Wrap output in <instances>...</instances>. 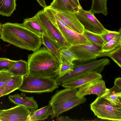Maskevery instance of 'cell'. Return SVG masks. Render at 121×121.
<instances>
[{
  "mask_svg": "<svg viewBox=\"0 0 121 121\" xmlns=\"http://www.w3.org/2000/svg\"><path fill=\"white\" fill-rule=\"evenodd\" d=\"M27 62L28 74L54 78L58 76L60 63L45 47L28 54Z\"/></svg>",
  "mask_w": 121,
  "mask_h": 121,
  "instance_id": "2",
  "label": "cell"
},
{
  "mask_svg": "<svg viewBox=\"0 0 121 121\" xmlns=\"http://www.w3.org/2000/svg\"><path fill=\"white\" fill-rule=\"evenodd\" d=\"M56 16L57 22L58 24L63 26L69 28L68 26L65 23L59 18L56 15Z\"/></svg>",
  "mask_w": 121,
  "mask_h": 121,
  "instance_id": "35",
  "label": "cell"
},
{
  "mask_svg": "<svg viewBox=\"0 0 121 121\" xmlns=\"http://www.w3.org/2000/svg\"><path fill=\"white\" fill-rule=\"evenodd\" d=\"M52 113V109L49 105L31 112L28 121H44L47 119Z\"/></svg>",
  "mask_w": 121,
  "mask_h": 121,
  "instance_id": "17",
  "label": "cell"
},
{
  "mask_svg": "<svg viewBox=\"0 0 121 121\" xmlns=\"http://www.w3.org/2000/svg\"><path fill=\"white\" fill-rule=\"evenodd\" d=\"M110 64L106 58L96 60L88 62L75 64L73 70L60 77L55 79L58 85L93 72L100 73L105 67Z\"/></svg>",
  "mask_w": 121,
  "mask_h": 121,
  "instance_id": "4",
  "label": "cell"
},
{
  "mask_svg": "<svg viewBox=\"0 0 121 121\" xmlns=\"http://www.w3.org/2000/svg\"><path fill=\"white\" fill-rule=\"evenodd\" d=\"M102 76L97 72H93L61 84L65 88H78L96 79H102Z\"/></svg>",
  "mask_w": 121,
  "mask_h": 121,
  "instance_id": "15",
  "label": "cell"
},
{
  "mask_svg": "<svg viewBox=\"0 0 121 121\" xmlns=\"http://www.w3.org/2000/svg\"><path fill=\"white\" fill-rule=\"evenodd\" d=\"M75 9L80 5L79 0H69Z\"/></svg>",
  "mask_w": 121,
  "mask_h": 121,
  "instance_id": "34",
  "label": "cell"
},
{
  "mask_svg": "<svg viewBox=\"0 0 121 121\" xmlns=\"http://www.w3.org/2000/svg\"><path fill=\"white\" fill-rule=\"evenodd\" d=\"M79 88L76 95L78 97L81 98L90 94L96 95L97 97H101L105 92L107 88L105 81L99 79L90 82Z\"/></svg>",
  "mask_w": 121,
  "mask_h": 121,
  "instance_id": "11",
  "label": "cell"
},
{
  "mask_svg": "<svg viewBox=\"0 0 121 121\" xmlns=\"http://www.w3.org/2000/svg\"><path fill=\"white\" fill-rule=\"evenodd\" d=\"M82 35L93 44L102 47L105 43L100 35L85 29Z\"/></svg>",
  "mask_w": 121,
  "mask_h": 121,
  "instance_id": "25",
  "label": "cell"
},
{
  "mask_svg": "<svg viewBox=\"0 0 121 121\" xmlns=\"http://www.w3.org/2000/svg\"><path fill=\"white\" fill-rule=\"evenodd\" d=\"M90 106L91 110L99 118L121 121V107L112 105L102 96L97 97Z\"/></svg>",
  "mask_w": 121,
  "mask_h": 121,
  "instance_id": "6",
  "label": "cell"
},
{
  "mask_svg": "<svg viewBox=\"0 0 121 121\" xmlns=\"http://www.w3.org/2000/svg\"><path fill=\"white\" fill-rule=\"evenodd\" d=\"M39 4L43 8L47 7L48 6L46 4L44 0H37Z\"/></svg>",
  "mask_w": 121,
  "mask_h": 121,
  "instance_id": "36",
  "label": "cell"
},
{
  "mask_svg": "<svg viewBox=\"0 0 121 121\" xmlns=\"http://www.w3.org/2000/svg\"><path fill=\"white\" fill-rule=\"evenodd\" d=\"M13 75L8 70H0V87L3 86Z\"/></svg>",
  "mask_w": 121,
  "mask_h": 121,
  "instance_id": "31",
  "label": "cell"
},
{
  "mask_svg": "<svg viewBox=\"0 0 121 121\" xmlns=\"http://www.w3.org/2000/svg\"><path fill=\"white\" fill-rule=\"evenodd\" d=\"M1 24L0 23V36L1 30Z\"/></svg>",
  "mask_w": 121,
  "mask_h": 121,
  "instance_id": "38",
  "label": "cell"
},
{
  "mask_svg": "<svg viewBox=\"0 0 121 121\" xmlns=\"http://www.w3.org/2000/svg\"><path fill=\"white\" fill-rule=\"evenodd\" d=\"M16 0H0V15L10 17L16 9Z\"/></svg>",
  "mask_w": 121,
  "mask_h": 121,
  "instance_id": "20",
  "label": "cell"
},
{
  "mask_svg": "<svg viewBox=\"0 0 121 121\" xmlns=\"http://www.w3.org/2000/svg\"><path fill=\"white\" fill-rule=\"evenodd\" d=\"M23 76L14 75L3 86L4 88V95H7L18 89L23 81Z\"/></svg>",
  "mask_w": 121,
  "mask_h": 121,
  "instance_id": "18",
  "label": "cell"
},
{
  "mask_svg": "<svg viewBox=\"0 0 121 121\" xmlns=\"http://www.w3.org/2000/svg\"><path fill=\"white\" fill-rule=\"evenodd\" d=\"M108 57L121 68V47L113 50Z\"/></svg>",
  "mask_w": 121,
  "mask_h": 121,
  "instance_id": "29",
  "label": "cell"
},
{
  "mask_svg": "<svg viewBox=\"0 0 121 121\" xmlns=\"http://www.w3.org/2000/svg\"><path fill=\"white\" fill-rule=\"evenodd\" d=\"M56 120L58 121H78L77 120H73L69 117L67 116H61L59 117H57L56 119Z\"/></svg>",
  "mask_w": 121,
  "mask_h": 121,
  "instance_id": "33",
  "label": "cell"
},
{
  "mask_svg": "<svg viewBox=\"0 0 121 121\" xmlns=\"http://www.w3.org/2000/svg\"><path fill=\"white\" fill-rule=\"evenodd\" d=\"M102 96L112 105L121 107V78H116L113 86L107 88Z\"/></svg>",
  "mask_w": 121,
  "mask_h": 121,
  "instance_id": "14",
  "label": "cell"
},
{
  "mask_svg": "<svg viewBox=\"0 0 121 121\" xmlns=\"http://www.w3.org/2000/svg\"><path fill=\"white\" fill-rule=\"evenodd\" d=\"M58 86L54 78L28 74L23 77L22 84L18 89L24 92L39 93L52 92Z\"/></svg>",
  "mask_w": 121,
  "mask_h": 121,
  "instance_id": "5",
  "label": "cell"
},
{
  "mask_svg": "<svg viewBox=\"0 0 121 121\" xmlns=\"http://www.w3.org/2000/svg\"><path fill=\"white\" fill-rule=\"evenodd\" d=\"M118 33L111 40L105 43L102 47V52H107L112 51L119 47H121V28Z\"/></svg>",
  "mask_w": 121,
  "mask_h": 121,
  "instance_id": "21",
  "label": "cell"
},
{
  "mask_svg": "<svg viewBox=\"0 0 121 121\" xmlns=\"http://www.w3.org/2000/svg\"><path fill=\"white\" fill-rule=\"evenodd\" d=\"M23 23L26 27L41 37L44 33L46 34L45 29L35 15L32 17L24 19Z\"/></svg>",
  "mask_w": 121,
  "mask_h": 121,
  "instance_id": "16",
  "label": "cell"
},
{
  "mask_svg": "<svg viewBox=\"0 0 121 121\" xmlns=\"http://www.w3.org/2000/svg\"><path fill=\"white\" fill-rule=\"evenodd\" d=\"M9 100L17 105H24L26 102L27 96L25 94L22 93L21 95L19 94H16L13 95H10L9 96Z\"/></svg>",
  "mask_w": 121,
  "mask_h": 121,
  "instance_id": "27",
  "label": "cell"
},
{
  "mask_svg": "<svg viewBox=\"0 0 121 121\" xmlns=\"http://www.w3.org/2000/svg\"><path fill=\"white\" fill-rule=\"evenodd\" d=\"M42 44L56 57L61 63V58L59 52L60 50L49 38L46 34L44 33L41 37Z\"/></svg>",
  "mask_w": 121,
  "mask_h": 121,
  "instance_id": "22",
  "label": "cell"
},
{
  "mask_svg": "<svg viewBox=\"0 0 121 121\" xmlns=\"http://www.w3.org/2000/svg\"><path fill=\"white\" fill-rule=\"evenodd\" d=\"M61 63L58 77H60L72 71L75 64H72L63 57H60Z\"/></svg>",
  "mask_w": 121,
  "mask_h": 121,
  "instance_id": "26",
  "label": "cell"
},
{
  "mask_svg": "<svg viewBox=\"0 0 121 121\" xmlns=\"http://www.w3.org/2000/svg\"><path fill=\"white\" fill-rule=\"evenodd\" d=\"M31 112L23 105L0 110V121H28Z\"/></svg>",
  "mask_w": 121,
  "mask_h": 121,
  "instance_id": "10",
  "label": "cell"
},
{
  "mask_svg": "<svg viewBox=\"0 0 121 121\" xmlns=\"http://www.w3.org/2000/svg\"><path fill=\"white\" fill-rule=\"evenodd\" d=\"M59 52L60 57H63L72 64H74L73 61L78 60L69 48L60 49Z\"/></svg>",
  "mask_w": 121,
  "mask_h": 121,
  "instance_id": "28",
  "label": "cell"
},
{
  "mask_svg": "<svg viewBox=\"0 0 121 121\" xmlns=\"http://www.w3.org/2000/svg\"><path fill=\"white\" fill-rule=\"evenodd\" d=\"M58 25L57 31L62 35L70 46L81 44H92L82 34L68 27L58 24Z\"/></svg>",
  "mask_w": 121,
  "mask_h": 121,
  "instance_id": "13",
  "label": "cell"
},
{
  "mask_svg": "<svg viewBox=\"0 0 121 121\" xmlns=\"http://www.w3.org/2000/svg\"><path fill=\"white\" fill-rule=\"evenodd\" d=\"M0 39L20 48L33 52L42 44L41 37L26 27L23 23L8 22L1 24Z\"/></svg>",
  "mask_w": 121,
  "mask_h": 121,
  "instance_id": "1",
  "label": "cell"
},
{
  "mask_svg": "<svg viewBox=\"0 0 121 121\" xmlns=\"http://www.w3.org/2000/svg\"><path fill=\"white\" fill-rule=\"evenodd\" d=\"M5 95L4 88L3 86L0 87V97Z\"/></svg>",
  "mask_w": 121,
  "mask_h": 121,
  "instance_id": "37",
  "label": "cell"
},
{
  "mask_svg": "<svg viewBox=\"0 0 121 121\" xmlns=\"http://www.w3.org/2000/svg\"><path fill=\"white\" fill-rule=\"evenodd\" d=\"M77 88H65L53 95L49 103L52 109L51 118L57 117L69 109L85 102L84 96H77Z\"/></svg>",
  "mask_w": 121,
  "mask_h": 121,
  "instance_id": "3",
  "label": "cell"
},
{
  "mask_svg": "<svg viewBox=\"0 0 121 121\" xmlns=\"http://www.w3.org/2000/svg\"><path fill=\"white\" fill-rule=\"evenodd\" d=\"M74 13L84 28L94 33L101 35L106 32L107 30L90 10H84L80 5L75 9Z\"/></svg>",
  "mask_w": 121,
  "mask_h": 121,
  "instance_id": "8",
  "label": "cell"
},
{
  "mask_svg": "<svg viewBox=\"0 0 121 121\" xmlns=\"http://www.w3.org/2000/svg\"><path fill=\"white\" fill-rule=\"evenodd\" d=\"M101 47L92 44H84L71 45L69 48L77 60L84 62L99 57H108L111 51L103 52Z\"/></svg>",
  "mask_w": 121,
  "mask_h": 121,
  "instance_id": "7",
  "label": "cell"
},
{
  "mask_svg": "<svg viewBox=\"0 0 121 121\" xmlns=\"http://www.w3.org/2000/svg\"><path fill=\"white\" fill-rule=\"evenodd\" d=\"M8 70L13 75H27L29 73L27 62L22 60H17Z\"/></svg>",
  "mask_w": 121,
  "mask_h": 121,
  "instance_id": "19",
  "label": "cell"
},
{
  "mask_svg": "<svg viewBox=\"0 0 121 121\" xmlns=\"http://www.w3.org/2000/svg\"><path fill=\"white\" fill-rule=\"evenodd\" d=\"M16 61L5 58L0 57V70H9Z\"/></svg>",
  "mask_w": 121,
  "mask_h": 121,
  "instance_id": "30",
  "label": "cell"
},
{
  "mask_svg": "<svg viewBox=\"0 0 121 121\" xmlns=\"http://www.w3.org/2000/svg\"><path fill=\"white\" fill-rule=\"evenodd\" d=\"M48 6L51 9L59 11L74 12L75 9L69 0H53Z\"/></svg>",
  "mask_w": 121,
  "mask_h": 121,
  "instance_id": "23",
  "label": "cell"
},
{
  "mask_svg": "<svg viewBox=\"0 0 121 121\" xmlns=\"http://www.w3.org/2000/svg\"><path fill=\"white\" fill-rule=\"evenodd\" d=\"M107 0H92V4L89 10L94 13H101L105 16L108 14Z\"/></svg>",
  "mask_w": 121,
  "mask_h": 121,
  "instance_id": "24",
  "label": "cell"
},
{
  "mask_svg": "<svg viewBox=\"0 0 121 121\" xmlns=\"http://www.w3.org/2000/svg\"><path fill=\"white\" fill-rule=\"evenodd\" d=\"M35 15L45 29L46 34L60 49L68 48L70 46L62 35L52 25L43 9L39 11Z\"/></svg>",
  "mask_w": 121,
  "mask_h": 121,
  "instance_id": "9",
  "label": "cell"
},
{
  "mask_svg": "<svg viewBox=\"0 0 121 121\" xmlns=\"http://www.w3.org/2000/svg\"><path fill=\"white\" fill-rule=\"evenodd\" d=\"M118 32V31H112L107 30L106 32L100 35L105 43L112 39Z\"/></svg>",
  "mask_w": 121,
  "mask_h": 121,
  "instance_id": "32",
  "label": "cell"
},
{
  "mask_svg": "<svg viewBox=\"0 0 121 121\" xmlns=\"http://www.w3.org/2000/svg\"><path fill=\"white\" fill-rule=\"evenodd\" d=\"M51 9L69 28L80 34H82L85 28L73 12Z\"/></svg>",
  "mask_w": 121,
  "mask_h": 121,
  "instance_id": "12",
  "label": "cell"
}]
</instances>
